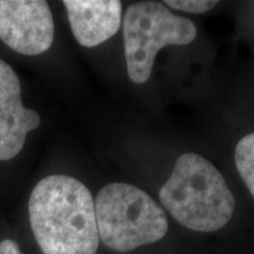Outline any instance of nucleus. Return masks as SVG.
<instances>
[{"instance_id":"1","label":"nucleus","mask_w":254,"mask_h":254,"mask_svg":"<svg viewBox=\"0 0 254 254\" xmlns=\"http://www.w3.org/2000/svg\"><path fill=\"white\" fill-rule=\"evenodd\" d=\"M28 215L44 254H95L99 247L94 200L87 186L64 174L45 177L32 190Z\"/></svg>"},{"instance_id":"2","label":"nucleus","mask_w":254,"mask_h":254,"mask_svg":"<svg viewBox=\"0 0 254 254\" xmlns=\"http://www.w3.org/2000/svg\"><path fill=\"white\" fill-rule=\"evenodd\" d=\"M163 207L183 226L196 232H215L226 226L236 199L222 174L207 159L185 153L159 192Z\"/></svg>"},{"instance_id":"3","label":"nucleus","mask_w":254,"mask_h":254,"mask_svg":"<svg viewBox=\"0 0 254 254\" xmlns=\"http://www.w3.org/2000/svg\"><path fill=\"white\" fill-rule=\"evenodd\" d=\"M99 239L117 252H129L166 236L165 211L145 190L126 183L105 185L94 200Z\"/></svg>"},{"instance_id":"4","label":"nucleus","mask_w":254,"mask_h":254,"mask_svg":"<svg viewBox=\"0 0 254 254\" xmlns=\"http://www.w3.org/2000/svg\"><path fill=\"white\" fill-rule=\"evenodd\" d=\"M123 25L127 72L135 84L150 79L159 50L168 45H187L198 34L192 20L173 14L157 1L129 5Z\"/></svg>"},{"instance_id":"5","label":"nucleus","mask_w":254,"mask_h":254,"mask_svg":"<svg viewBox=\"0 0 254 254\" xmlns=\"http://www.w3.org/2000/svg\"><path fill=\"white\" fill-rule=\"evenodd\" d=\"M55 23L44 0H0V39L15 52L37 56L50 49Z\"/></svg>"},{"instance_id":"6","label":"nucleus","mask_w":254,"mask_h":254,"mask_svg":"<svg viewBox=\"0 0 254 254\" xmlns=\"http://www.w3.org/2000/svg\"><path fill=\"white\" fill-rule=\"evenodd\" d=\"M40 125V116L21 101L17 73L0 59V160L7 161L23 150L26 136Z\"/></svg>"},{"instance_id":"7","label":"nucleus","mask_w":254,"mask_h":254,"mask_svg":"<svg viewBox=\"0 0 254 254\" xmlns=\"http://www.w3.org/2000/svg\"><path fill=\"white\" fill-rule=\"evenodd\" d=\"M73 36L80 45L94 47L113 37L122 25L118 0H65Z\"/></svg>"},{"instance_id":"8","label":"nucleus","mask_w":254,"mask_h":254,"mask_svg":"<svg viewBox=\"0 0 254 254\" xmlns=\"http://www.w3.org/2000/svg\"><path fill=\"white\" fill-rule=\"evenodd\" d=\"M234 158L238 172L254 198V133L238 142Z\"/></svg>"},{"instance_id":"9","label":"nucleus","mask_w":254,"mask_h":254,"mask_svg":"<svg viewBox=\"0 0 254 254\" xmlns=\"http://www.w3.org/2000/svg\"><path fill=\"white\" fill-rule=\"evenodd\" d=\"M164 4L178 11L199 14L211 11L218 5V1L215 0L214 1H211V0H166Z\"/></svg>"},{"instance_id":"10","label":"nucleus","mask_w":254,"mask_h":254,"mask_svg":"<svg viewBox=\"0 0 254 254\" xmlns=\"http://www.w3.org/2000/svg\"><path fill=\"white\" fill-rule=\"evenodd\" d=\"M0 254H23L19 245L12 239H5L0 243Z\"/></svg>"}]
</instances>
